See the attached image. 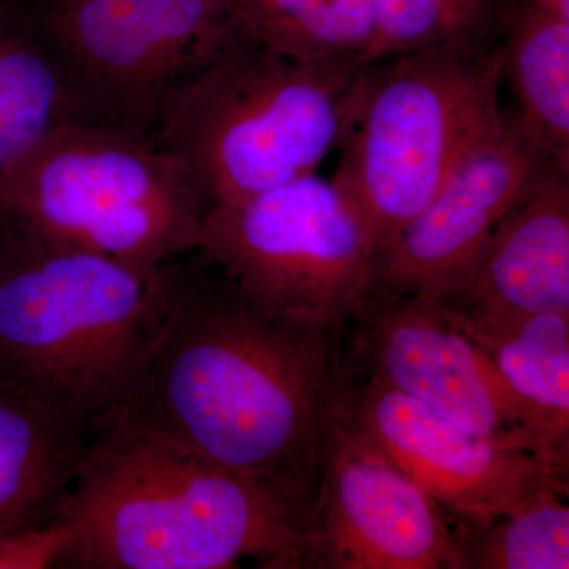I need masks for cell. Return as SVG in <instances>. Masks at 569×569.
<instances>
[{
	"mask_svg": "<svg viewBox=\"0 0 569 569\" xmlns=\"http://www.w3.org/2000/svg\"><path fill=\"white\" fill-rule=\"evenodd\" d=\"M119 410L312 508L346 410L343 329L268 312L197 250Z\"/></svg>",
	"mask_w": 569,
	"mask_h": 569,
	"instance_id": "1",
	"label": "cell"
},
{
	"mask_svg": "<svg viewBox=\"0 0 569 569\" xmlns=\"http://www.w3.org/2000/svg\"><path fill=\"white\" fill-rule=\"evenodd\" d=\"M310 515L118 410L89 433L63 501L61 568L301 569Z\"/></svg>",
	"mask_w": 569,
	"mask_h": 569,
	"instance_id": "2",
	"label": "cell"
},
{
	"mask_svg": "<svg viewBox=\"0 0 569 569\" xmlns=\"http://www.w3.org/2000/svg\"><path fill=\"white\" fill-rule=\"evenodd\" d=\"M178 261L134 268L44 244L9 222L0 381L89 436L129 399Z\"/></svg>",
	"mask_w": 569,
	"mask_h": 569,
	"instance_id": "3",
	"label": "cell"
},
{
	"mask_svg": "<svg viewBox=\"0 0 569 569\" xmlns=\"http://www.w3.org/2000/svg\"><path fill=\"white\" fill-rule=\"evenodd\" d=\"M372 63H299L242 37L174 89L153 140L208 209L316 173L346 140Z\"/></svg>",
	"mask_w": 569,
	"mask_h": 569,
	"instance_id": "4",
	"label": "cell"
},
{
	"mask_svg": "<svg viewBox=\"0 0 569 569\" xmlns=\"http://www.w3.org/2000/svg\"><path fill=\"white\" fill-rule=\"evenodd\" d=\"M0 209L44 244L140 269L194 253L208 206L183 164L151 137L74 122L0 178Z\"/></svg>",
	"mask_w": 569,
	"mask_h": 569,
	"instance_id": "5",
	"label": "cell"
},
{
	"mask_svg": "<svg viewBox=\"0 0 569 569\" xmlns=\"http://www.w3.org/2000/svg\"><path fill=\"white\" fill-rule=\"evenodd\" d=\"M503 78L500 41L372 63L332 181L365 220L376 252L507 121Z\"/></svg>",
	"mask_w": 569,
	"mask_h": 569,
	"instance_id": "6",
	"label": "cell"
},
{
	"mask_svg": "<svg viewBox=\"0 0 569 569\" xmlns=\"http://www.w3.org/2000/svg\"><path fill=\"white\" fill-rule=\"evenodd\" d=\"M198 252L261 309L343 329L366 298L376 246L339 186L312 173L208 209Z\"/></svg>",
	"mask_w": 569,
	"mask_h": 569,
	"instance_id": "7",
	"label": "cell"
},
{
	"mask_svg": "<svg viewBox=\"0 0 569 569\" xmlns=\"http://www.w3.org/2000/svg\"><path fill=\"white\" fill-rule=\"evenodd\" d=\"M36 28L86 121L151 138L174 89L244 37L227 0H50Z\"/></svg>",
	"mask_w": 569,
	"mask_h": 569,
	"instance_id": "8",
	"label": "cell"
},
{
	"mask_svg": "<svg viewBox=\"0 0 569 569\" xmlns=\"http://www.w3.org/2000/svg\"><path fill=\"white\" fill-rule=\"evenodd\" d=\"M347 365L477 436L569 460V436L520 399L445 313L415 296H366L343 328Z\"/></svg>",
	"mask_w": 569,
	"mask_h": 569,
	"instance_id": "9",
	"label": "cell"
},
{
	"mask_svg": "<svg viewBox=\"0 0 569 569\" xmlns=\"http://www.w3.org/2000/svg\"><path fill=\"white\" fill-rule=\"evenodd\" d=\"M342 425L402 468L451 522H488L541 490L569 493V460L468 432L350 367Z\"/></svg>",
	"mask_w": 569,
	"mask_h": 569,
	"instance_id": "10",
	"label": "cell"
},
{
	"mask_svg": "<svg viewBox=\"0 0 569 569\" xmlns=\"http://www.w3.org/2000/svg\"><path fill=\"white\" fill-rule=\"evenodd\" d=\"M301 569H462L451 520L415 479L340 421Z\"/></svg>",
	"mask_w": 569,
	"mask_h": 569,
	"instance_id": "11",
	"label": "cell"
},
{
	"mask_svg": "<svg viewBox=\"0 0 569 569\" xmlns=\"http://www.w3.org/2000/svg\"><path fill=\"white\" fill-rule=\"evenodd\" d=\"M545 163L507 116L436 197L373 253L366 296L458 301L498 224Z\"/></svg>",
	"mask_w": 569,
	"mask_h": 569,
	"instance_id": "12",
	"label": "cell"
},
{
	"mask_svg": "<svg viewBox=\"0 0 569 569\" xmlns=\"http://www.w3.org/2000/svg\"><path fill=\"white\" fill-rule=\"evenodd\" d=\"M445 306L470 317L569 313L568 164L539 168L498 224L473 282Z\"/></svg>",
	"mask_w": 569,
	"mask_h": 569,
	"instance_id": "13",
	"label": "cell"
},
{
	"mask_svg": "<svg viewBox=\"0 0 569 569\" xmlns=\"http://www.w3.org/2000/svg\"><path fill=\"white\" fill-rule=\"evenodd\" d=\"M88 437L0 381V537L59 520Z\"/></svg>",
	"mask_w": 569,
	"mask_h": 569,
	"instance_id": "14",
	"label": "cell"
},
{
	"mask_svg": "<svg viewBox=\"0 0 569 569\" xmlns=\"http://www.w3.org/2000/svg\"><path fill=\"white\" fill-rule=\"evenodd\" d=\"M500 47L518 102L512 121L542 159L569 167V21L512 0Z\"/></svg>",
	"mask_w": 569,
	"mask_h": 569,
	"instance_id": "15",
	"label": "cell"
},
{
	"mask_svg": "<svg viewBox=\"0 0 569 569\" xmlns=\"http://www.w3.org/2000/svg\"><path fill=\"white\" fill-rule=\"evenodd\" d=\"M88 122L36 26L0 0V178L44 137Z\"/></svg>",
	"mask_w": 569,
	"mask_h": 569,
	"instance_id": "16",
	"label": "cell"
},
{
	"mask_svg": "<svg viewBox=\"0 0 569 569\" xmlns=\"http://www.w3.org/2000/svg\"><path fill=\"white\" fill-rule=\"evenodd\" d=\"M441 307L512 391L569 436V313L470 317Z\"/></svg>",
	"mask_w": 569,
	"mask_h": 569,
	"instance_id": "17",
	"label": "cell"
},
{
	"mask_svg": "<svg viewBox=\"0 0 569 569\" xmlns=\"http://www.w3.org/2000/svg\"><path fill=\"white\" fill-rule=\"evenodd\" d=\"M247 39L299 63H367L372 0H227Z\"/></svg>",
	"mask_w": 569,
	"mask_h": 569,
	"instance_id": "18",
	"label": "cell"
},
{
	"mask_svg": "<svg viewBox=\"0 0 569 569\" xmlns=\"http://www.w3.org/2000/svg\"><path fill=\"white\" fill-rule=\"evenodd\" d=\"M567 498L541 490L488 522H451L462 569H568Z\"/></svg>",
	"mask_w": 569,
	"mask_h": 569,
	"instance_id": "19",
	"label": "cell"
},
{
	"mask_svg": "<svg viewBox=\"0 0 569 569\" xmlns=\"http://www.w3.org/2000/svg\"><path fill=\"white\" fill-rule=\"evenodd\" d=\"M512 0H372L367 63L413 52L500 41Z\"/></svg>",
	"mask_w": 569,
	"mask_h": 569,
	"instance_id": "20",
	"label": "cell"
},
{
	"mask_svg": "<svg viewBox=\"0 0 569 569\" xmlns=\"http://www.w3.org/2000/svg\"><path fill=\"white\" fill-rule=\"evenodd\" d=\"M70 530L61 519L0 537V569L61 568Z\"/></svg>",
	"mask_w": 569,
	"mask_h": 569,
	"instance_id": "21",
	"label": "cell"
},
{
	"mask_svg": "<svg viewBox=\"0 0 569 569\" xmlns=\"http://www.w3.org/2000/svg\"><path fill=\"white\" fill-rule=\"evenodd\" d=\"M520 2L539 13L569 21V0H520Z\"/></svg>",
	"mask_w": 569,
	"mask_h": 569,
	"instance_id": "22",
	"label": "cell"
},
{
	"mask_svg": "<svg viewBox=\"0 0 569 569\" xmlns=\"http://www.w3.org/2000/svg\"><path fill=\"white\" fill-rule=\"evenodd\" d=\"M7 238H9V220L0 209V271H2L3 258H6Z\"/></svg>",
	"mask_w": 569,
	"mask_h": 569,
	"instance_id": "23",
	"label": "cell"
}]
</instances>
